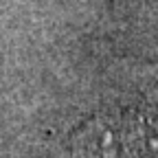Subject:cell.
Segmentation results:
<instances>
[{
    "label": "cell",
    "instance_id": "obj_1",
    "mask_svg": "<svg viewBox=\"0 0 158 158\" xmlns=\"http://www.w3.org/2000/svg\"><path fill=\"white\" fill-rule=\"evenodd\" d=\"M138 2H143V5H149V7H156V9H158V0H138Z\"/></svg>",
    "mask_w": 158,
    "mask_h": 158
}]
</instances>
